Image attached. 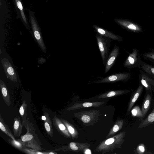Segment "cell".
<instances>
[{
  "label": "cell",
  "mask_w": 154,
  "mask_h": 154,
  "mask_svg": "<svg viewBox=\"0 0 154 154\" xmlns=\"http://www.w3.org/2000/svg\"><path fill=\"white\" fill-rule=\"evenodd\" d=\"M125 132L123 131L102 141L97 147L95 150L102 152L104 154L112 151L116 148H120L124 141Z\"/></svg>",
  "instance_id": "cell-1"
},
{
  "label": "cell",
  "mask_w": 154,
  "mask_h": 154,
  "mask_svg": "<svg viewBox=\"0 0 154 154\" xmlns=\"http://www.w3.org/2000/svg\"><path fill=\"white\" fill-rule=\"evenodd\" d=\"M30 22L35 38L41 49L44 52H46V48L42 38L40 27L37 22L34 13L29 10Z\"/></svg>",
  "instance_id": "cell-2"
},
{
  "label": "cell",
  "mask_w": 154,
  "mask_h": 154,
  "mask_svg": "<svg viewBox=\"0 0 154 154\" xmlns=\"http://www.w3.org/2000/svg\"><path fill=\"white\" fill-rule=\"evenodd\" d=\"M103 64L105 65L109 55L111 39L98 34L96 35Z\"/></svg>",
  "instance_id": "cell-3"
},
{
  "label": "cell",
  "mask_w": 154,
  "mask_h": 154,
  "mask_svg": "<svg viewBox=\"0 0 154 154\" xmlns=\"http://www.w3.org/2000/svg\"><path fill=\"white\" fill-rule=\"evenodd\" d=\"M142 60L140 51L136 48L133 49L123 63L124 67L129 69L140 68Z\"/></svg>",
  "instance_id": "cell-4"
},
{
  "label": "cell",
  "mask_w": 154,
  "mask_h": 154,
  "mask_svg": "<svg viewBox=\"0 0 154 154\" xmlns=\"http://www.w3.org/2000/svg\"><path fill=\"white\" fill-rule=\"evenodd\" d=\"M100 114L99 111L93 110L79 112L74 115L83 123L90 125L98 120Z\"/></svg>",
  "instance_id": "cell-5"
},
{
  "label": "cell",
  "mask_w": 154,
  "mask_h": 154,
  "mask_svg": "<svg viewBox=\"0 0 154 154\" xmlns=\"http://www.w3.org/2000/svg\"><path fill=\"white\" fill-rule=\"evenodd\" d=\"M131 73L128 72H120L109 75L100 80L94 82L95 83L115 82L119 81H127L130 79Z\"/></svg>",
  "instance_id": "cell-6"
},
{
  "label": "cell",
  "mask_w": 154,
  "mask_h": 154,
  "mask_svg": "<svg viewBox=\"0 0 154 154\" xmlns=\"http://www.w3.org/2000/svg\"><path fill=\"white\" fill-rule=\"evenodd\" d=\"M1 61L7 78L13 82H17V77L16 72L8 60L3 58Z\"/></svg>",
  "instance_id": "cell-7"
},
{
  "label": "cell",
  "mask_w": 154,
  "mask_h": 154,
  "mask_svg": "<svg viewBox=\"0 0 154 154\" xmlns=\"http://www.w3.org/2000/svg\"><path fill=\"white\" fill-rule=\"evenodd\" d=\"M139 77V82L145 88L146 91L150 92L154 89V79L140 69Z\"/></svg>",
  "instance_id": "cell-8"
},
{
  "label": "cell",
  "mask_w": 154,
  "mask_h": 154,
  "mask_svg": "<svg viewBox=\"0 0 154 154\" xmlns=\"http://www.w3.org/2000/svg\"><path fill=\"white\" fill-rule=\"evenodd\" d=\"M119 47L115 45L109 54L104 69L105 73H107L114 64L119 53Z\"/></svg>",
  "instance_id": "cell-9"
},
{
  "label": "cell",
  "mask_w": 154,
  "mask_h": 154,
  "mask_svg": "<svg viewBox=\"0 0 154 154\" xmlns=\"http://www.w3.org/2000/svg\"><path fill=\"white\" fill-rule=\"evenodd\" d=\"M17 16L20 18L26 28L29 30V25L25 15L21 0H13Z\"/></svg>",
  "instance_id": "cell-10"
},
{
  "label": "cell",
  "mask_w": 154,
  "mask_h": 154,
  "mask_svg": "<svg viewBox=\"0 0 154 154\" xmlns=\"http://www.w3.org/2000/svg\"><path fill=\"white\" fill-rule=\"evenodd\" d=\"M93 26L98 34L101 35L109 38L113 40L119 42H122L123 41V38L120 36L116 35L109 31L96 25H94Z\"/></svg>",
  "instance_id": "cell-11"
},
{
  "label": "cell",
  "mask_w": 154,
  "mask_h": 154,
  "mask_svg": "<svg viewBox=\"0 0 154 154\" xmlns=\"http://www.w3.org/2000/svg\"><path fill=\"white\" fill-rule=\"evenodd\" d=\"M104 103V102H85L82 103H76L69 107L68 109L71 110L84 108L99 107Z\"/></svg>",
  "instance_id": "cell-12"
},
{
  "label": "cell",
  "mask_w": 154,
  "mask_h": 154,
  "mask_svg": "<svg viewBox=\"0 0 154 154\" xmlns=\"http://www.w3.org/2000/svg\"><path fill=\"white\" fill-rule=\"evenodd\" d=\"M143 87V86L139 82L138 87L137 89L133 93L130 101L127 110V114L130 111L132 106L142 93Z\"/></svg>",
  "instance_id": "cell-13"
},
{
  "label": "cell",
  "mask_w": 154,
  "mask_h": 154,
  "mask_svg": "<svg viewBox=\"0 0 154 154\" xmlns=\"http://www.w3.org/2000/svg\"><path fill=\"white\" fill-rule=\"evenodd\" d=\"M129 90H120L109 91L99 95V98H106L117 96L122 95L130 92Z\"/></svg>",
  "instance_id": "cell-14"
},
{
  "label": "cell",
  "mask_w": 154,
  "mask_h": 154,
  "mask_svg": "<svg viewBox=\"0 0 154 154\" xmlns=\"http://www.w3.org/2000/svg\"><path fill=\"white\" fill-rule=\"evenodd\" d=\"M140 69L154 79V66L141 61Z\"/></svg>",
  "instance_id": "cell-15"
},
{
  "label": "cell",
  "mask_w": 154,
  "mask_h": 154,
  "mask_svg": "<svg viewBox=\"0 0 154 154\" xmlns=\"http://www.w3.org/2000/svg\"><path fill=\"white\" fill-rule=\"evenodd\" d=\"M147 92L148 93L145 97L142 106L141 111L143 114L142 118V119L144 118L149 110L150 105L151 97L149 92Z\"/></svg>",
  "instance_id": "cell-16"
},
{
  "label": "cell",
  "mask_w": 154,
  "mask_h": 154,
  "mask_svg": "<svg viewBox=\"0 0 154 154\" xmlns=\"http://www.w3.org/2000/svg\"><path fill=\"white\" fill-rule=\"evenodd\" d=\"M90 145L87 143H81L77 142H72L69 144L71 149L73 151L79 152L87 148H88Z\"/></svg>",
  "instance_id": "cell-17"
},
{
  "label": "cell",
  "mask_w": 154,
  "mask_h": 154,
  "mask_svg": "<svg viewBox=\"0 0 154 154\" xmlns=\"http://www.w3.org/2000/svg\"><path fill=\"white\" fill-rule=\"evenodd\" d=\"M124 124V121L122 120H118L116 122L113 126L111 129L106 138L110 137L115 134L122 128Z\"/></svg>",
  "instance_id": "cell-18"
},
{
  "label": "cell",
  "mask_w": 154,
  "mask_h": 154,
  "mask_svg": "<svg viewBox=\"0 0 154 154\" xmlns=\"http://www.w3.org/2000/svg\"><path fill=\"white\" fill-rule=\"evenodd\" d=\"M153 123H154V108L147 118L142 121L138 128H143Z\"/></svg>",
  "instance_id": "cell-19"
},
{
  "label": "cell",
  "mask_w": 154,
  "mask_h": 154,
  "mask_svg": "<svg viewBox=\"0 0 154 154\" xmlns=\"http://www.w3.org/2000/svg\"><path fill=\"white\" fill-rule=\"evenodd\" d=\"M117 22L127 29L134 32H140L141 29L138 26H136L132 23H128L125 21L122 20H117Z\"/></svg>",
  "instance_id": "cell-20"
},
{
  "label": "cell",
  "mask_w": 154,
  "mask_h": 154,
  "mask_svg": "<svg viewBox=\"0 0 154 154\" xmlns=\"http://www.w3.org/2000/svg\"><path fill=\"white\" fill-rule=\"evenodd\" d=\"M63 121L67 128L72 137L73 138H78V133L74 126L66 121L63 120Z\"/></svg>",
  "instance_id": "cell-21"
},
{
  "label": "cell",
  "mask_w": 154,
  "mask_h": 154,
  "mask_svg": "<svg viewBox=\"0 0 154 154\" xmlns=\"http://www.w3.org/2000/svg\"><path fill=\"white\" fill-rule=\"evenodd\" d=\"M144 60L154 64V49H150L149 51L141 54Z\"/></svg>",
  "instance_id": "cell-22"
},
{
  "label": "cell",
  "mask_w": 154,
  "mask_h": 154,
  "mask_svg": "<svg viewBox=\"0 0 154 154\" xmlns=\"http://www.w3.org/2000/svg\"><path fill=\"white\" fill-rule=\"evenodd\" d=\"M131 113L132 116L142 118L143 114L142 111L138 106H134L132 109Z\"/></svg>",
  "instance_id": "cell-23"
},
{
  "label": "cell",
  "mask_w": 154,
  "mask_h": 154,
  "mask_svg": "<svg viewBox=\"0 0 154 154\" xmlns=\"http://www.w3.org/2000/svg\"><path fill=\"white\" fill-rule=\"evenodd\" d=\"M0 86L2 93L4 97H9V94L7 88L4 82L1 80L0 81Z\"/></svg>",
  "instance_id": "cell-24"
},
{
  "label": "cell",
  "mask_w": 154,
  "mask_h": 154,
  "mask_svg": "<svg viewBox=\"0 0 154 154\" xmlns=\"http://www.w3.org/2000/svg\"><path fill=\"white\" fill-rule=\"evenodd\" d=\"M137 150L138 154H142L143 153L145 150L144 145L143 144H140L138 146Z\"/></svg>",
  "instance_id": "cell-25"
},
{
  "label": "cell",
  "mask_w": 154,
  "mask_h": 154,
  "mask_svg": "<svg viewBox=\"0 0 154 154\" xmlns=\"http://www.w3.org/2000/svg\"><path fill=\"white\" fill-rule=\"evenodd\" d=\"M33 136L29 134L24 135L23 137L22 140L23 141L26 142L31 140L33 138Z\"/></svg>",
  "instance_id": "cell-26"
},
{
  "label": "cell",
  "mask_w": 154,
  "mask_h": 154,
  "mask_svg": "<svg viewBox=\"0 0 154 154\" xmlns=\"http://www.w3.org/2000/svg\"><path fill=\"white\" fill-rule=\"evenodd\" d=\"M20 125V123L17 120H15L14 123V128L15 130H17L19 128Z\"/></svg>",
  "instance_id": "cell-27"
},
{
  "label": "cell",
  "mask_w": 154,
  "mask_h": 154,
  "mask_svg": "<svg viewBox=\"0 0 154 154\" xmlns=\"http://www.w3.org/2000/svg\"><path fill=\"white\" fill-rule=\"evenodd\" d=\"M45 127L46 130L48 132H49L51 130L49 124L47 122H45Z\"/></svg>",
  "instance_id": "cell-28"
},
{
  "label": "cell",
  "mask_w": 154,
  "mask_h": 154,
  "mask_svg": "<svg viewBox=\"0 0 154 154\" xmlns=\"http://www.w3.org/2000/svg\"><path fill=\"white\" fill-rule=\"evenodd\" d=\"M0 128L3 132L6 133L5 128L1 122H0Z\"/></svg>",
  "instance_id": "cell-29"
},
{
  "label": "cell",
  "mask_w": 154,
  "mask_h": 154,
  "mask_svg": "<svg viewBox=\"0 0 154 154\" xmlns=\"http://www.w3.org/2000/svg\"><path fill=\"white\" fill-rule=\"evenodd\" d=\"M19 112H20V114L21 116H23L24 114V108H23V107L22 106H21L20 108V109H19Z\"/></svg>",
  "instance_id": "cell-30"
},
{
  "label": "cell",
  "mask_w": 154,
  "mask_h": 154,
  "mask_svg": "<svg viewBox=\"0 0 154 154\" xmlns=\"http://www.w3.org/2000/svg\"><path fill=\"white\" fill-rule=\"evenodd\" d=\"M84 152L85 154H91V150L88 148H86L84 151Z\"/></svg>",
  "instance_id": "cell-31"
},
{
  "label": "cell",
  "mask_w": 154,
  "mask_h": 154,
  "mask_svg": "<svg viewBox=\"0 0 154 154\" xmlns=\"http://www.w3.org/2000/svg\"><path fill=\"white\" fill-rule=\"evenodd\" d=\"M13 143L15 145L18 147H20L21 146V145L20 142L15 140H13Z\"/></svg>",
  "instance_id": "cell-32"
},
{
  "label": "cell",
  "mask_w": 154,
  "mask_h": 154,
  "mask_svg": "<svg viewBox=\"0 0 154 154\" xmlns=\"http://www.w3.org/2000/svg\"><path fill=\"white\" fill-rule=\"evenodd\" d=\"M42 120H45L46 119V118L45 116H43L42 117Z\"/></svg>",
  "instance_id": "cell-33"
},
{
  "label": "cell",
  "mask_w": 154,
  "mask_h": 154,
  "mask_svg": "<svg viewBox=\"0 0 154 154\" xmlns=\"http://www.w3.org/2000/svg\"><path fill=\"white\" fill-rule=\"evenodd\" d=\"M37 154H43V153H42V152H37Z\"/></svg>",
  "instance_id": "cell-34"
},
{
  "label": "cell",
  "mask_w": 154,
  "mask_h": 154,
  "mask_svg": "<svg viewBox=\"0 0 154 154\" xmlns=\"http://www.w3.org/2000/svg\"><path fill=\"white\" fill-rule=\"evenodd\" d=\"M49 154H54V153H53V152H50L49 153Z\"/></svg>",
  "instance_id": "cell-35"
}]
</instances>
